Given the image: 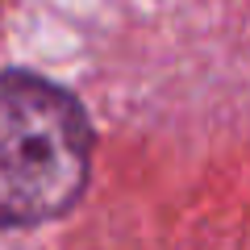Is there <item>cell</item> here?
Masks as SVG:
<instances>
[{
	"label": "cell",
	"mask_w": 250,
	"mask_h": 250,
	"mask_svg": "<svg viewBox=\"0 0 250 250\" xmlns=\"http://www.w3.org/2000/svg\"><path fill=\"white\" fill-rule=\"evenodd\" d=\"M92 167L83 108L38 75L0 80V225H38L80 200Z\"/></svg>",
	"instance_id": "1"
}]
</instances>
